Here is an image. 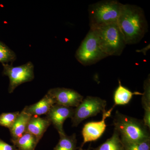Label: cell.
<instances>
[{"label": "cell", "mask_w": 150, "mask_h": 150, "mask_svg": "<svg viewBox=\"0 0 150 150\" xmlns=\"http://www.w3.org/2000/svg\"><path fill=\"white\" fill-rule=\"evenodd\" d=\"M126 45L139 43L148 31V24L143 9L134 5L122 4L117 21Z\"/></svg>", "instance_id": "cell-1"}, {"label": "cell", "mask_w": 150, "mask_h": 150, "mask_svg": "<svg viewBox=\"0 0 150 150\" xmlns=\"http://www.w3.org/2000/svg\"><path fill=\"white\" fill-rule=\"evenodd\" d=\"M113 123L114 129L119 133L122 143H138L150 140L149 129L143 120L116 111Z\"/></svg>", "instance_id": "cell-2"}, {"label": "cell", "mask_w": 150, "mask_h": 150, "mask_svg": "<svg viewBox=\"0 0 150 150\" xmlns=\"http://www.w3.org/2000/svg\"><path fill=\"white\" fill-rule=\"evenodd\" d=\"M90 29L95 33L100 48L107 56H119L123 53L126 44L117 23Z\"/></svg>", "instance_id": "cell-3"}, {"label": "cell", "mask_w": 150, "mask_h": 150, "mask_svg": "<svg viewBox=\"0 0 150 150\" xmlns=\"http://www.w3.org/2000/svg\"><path fill=\"white\" fill-rule=\"evenodd\" d=\"M122 4L116 0H104L90 5L88 9L90 29L117 23Z\"/></svg>", "instance_id": "cell-4"}, {"label": "cell", "mask_w": 150, "mask_h": 150, "mask_svg": "<svg viewBox=\"0 0 150 150\" xmlns=\"http://www.w3.org/2000/svg\"><path fill=\"white\" fill-rule=\"evenodd\" d=\"M75 57L85 66L94 64L108 57L102 51L95 33L90 29L78 48Z\"/></svg>", "instance_id": "cell-5"}, {"label": "cell", "mask_w": 150, "mask_h": 150, "mask_svg": "<svg viewBox=\"0 0 150 150\" xmlns=\"http://www.w3.org/2000/svg\"><path fill=\"white\" fill-rule=\"evenodd\" d=\"M105 100L96 96H88L76 108L71 118L72 126L76 127L84 120L105 111Z\"/></svg>", "instance_id": "cell-6"}, {"label": "cell", "mask_w": 150, "mask_h": 150, "mask_svg": "<svg viewBox=\"0 0 150 150\" xmlns=\"http://www.w3.org/2000/svg\"><path fill=\"white\" fill-rule=\"evenodd\" d=\"M2 65L3 74L9 79V93L13 92L20 85L31 81L34 79V66L32 62H28L18 67H13L8 64H3Z\"/></svg>", "instance_id": "cell-7"}, {"label": "cell", "mask_w": 150, "mask_h": 150, "mask_svg": "<svg viewBox=\"0 0 150 150\" xmlns=\"http://www.w3.org/2000/svg\"><path fill=\"white\" fill-rule=\"evenodd\" d=\"M47 93L55 100L56 104L69 107H76L83 99V97L78 92L64 88H51Z\"/></svg>", "instance_id": "cell-8"}, {"label": "cell", "mask_w": 150, "mask_h": 150, "mask_svg": "<svg viewBox=\"0 0 150 150\" xmlns=\"http://www.w3.org/2000/svg\"><path fill=\"white\" fill-rule=\"evenodd\" d=\"M114 107L115 106L113 105L110 110L108 111L105 110L103 113L101 121L88 122L85 124L82 131L83 141L81 146L87 142L96 141L101 137L106 129L105 120L110 116Z\"/></svg>", "instance_id": "cell-9"}, {"label": "cell", "mask_w": 150, "mask_h": 150, "mask_svg": "<svg viewBox=\"0 0 150 150\" xmlns=\"http://www.w3.org/2000/svg\"><path fill=\"white\" fill-rule=\"evenodd\" d=\"M74 110L73 108L55 104L46 114V118L57 129L59 136L66 134L63 128L64 122L67 118H72Z\"/></svg>", "instance_id": "cell-10"}, {"label": "cell", "mask_w": 150, "mask_h": 150, "mask_svg": "<svg viewBox=\"0 0 150 150\" xmlns=\"http://www.w3.org/2000/svg\"><path fill=\"white\" fill-rule=\"evenodd\" d=\"M51 124L46 117L42 118L39 116H32L28 123L25 132L32 134L39 142Z\"/></svg>", "instance_id": "cell-11"}, {"label": "cell", "mask_w": 150, "mask_h": 150, "mask_svg": "<svg viewBox=\"0 0 150 150\" xmlns=\"http://www.w3.org/2000/svg\"><path fill=\"white\" fill-rule=\"evenodd\" d=\"M56 104L55 100L48 93L46 94L39 101L35 103L26 106L23 110L31 116H39L47 114L51 108Z\"/></svg>", "instance_id": "cell-12"}, {"label": "cell", "mask_w": 150, "mask_h": 150, "mask_svg": "<svg viewBox=\"0 0 150 150\" xmlns=\"http://www.w3.org/2000/svg\"><path fill=\"white\" fill-rule=\"evenodd\" d=\"M31 116L23 109L20 112L14 123L9 129L11 140L17 139L25 133L28 123Z\"/></svg>", "instance_id": "cell-13"}, {"label": "cell", "mask_w": 150, "mask_h": 150, "mask_svg": "<svg viewBox=\"0 0 150 150\" xmlns=\"http://www.w3.org/2000/svg\"><path fill=\"white\" fill-rule=\"evenodd\" d=\"M118 81L119 86L115 90L114 95V106L127 104L129 103L134 95H143V93L139 92H132L128 88L123 86L121 84V81Z\"/></svg>", "instance_id": "cell-14"}, {"label": "cell", "mask_w": 150, "mask_h": 150, "mask_svg": "<svg viewBox=\"0 0 150 150\" xmlns=\"http://www.w3.org/2000/svg\"><path fill=\"white\" fill-rule=\"evenodd\" d=\"M144 92L142 97V105L144 110L143 121L145 125L150 128V75L145 81L144 84Z\"/></svg>", "instance_id": "cell-15"}, {"label": "cell", "mask_w": 150, "mask_h": 150, "mask_svg": "<svg viewBox=\"0 0 150 150\" xmlns=\"http://www.w3.org/2000/svg\"><path fill=\"white\" fill-rule=\"evenodd\" d=\"M14 146L18 150H35L38 141L34 136L25 132L16 140H11Z\"/></svg>", "instance_id": "cell-16"}, {"label": "cell", "mask_w": 150, "mask_h": 150, "mask_svg": "<svg viewBox=\"0 0 150 150\" xmlns=\"http://www.w3.org/2000/svg\"><path fill=\"white\" fill-rule=\"evenodd\" d=\"M95 150H125L118 131L114 129L112 137Z\"/></svg>", "instance_id": "cell-17"}, {"label": "cell", "mask_w": 150, "mask_h": 150, "mask_svg": "<svg viewBox=\"0 0 150 150\" xmlns=\"http://www.w3.org/2000/svg\"><path fill=\"white\" fill-rule=\"evenodd\" d=\"M60 139L54 150H76L77 140L76 135L71 136L66 134L60 136Z\"/></svg>", "instance_id": "cell-18"}, {"label": "cell", "mask_w": 150, "mask_h": 150, "mask_svg": "<svg viewBox=\"0 0 150 150\" xmlns=\"http://www.w3.org/2000/svg\"><path fill=\"white\" fill-rule=\"evenodd\" d=\"M16 59L14 52L5 43L0 41V62L2 64L12 63Z\"/></svg>", "instance_id": "cell-19"}, {"label": "cell", "mask_w": 150, "mask_h": 150, "mask_svg": "<svg viewBox=\"0 0 150 150\" xmlns=\"http://www.w3.org/2000/svg\"><path fill=\"white\" fill-rule=\"evenodd\" d=\"M19 112H5L0 115V125L10 129L16 120Z\"/></svg>", "instance_id": "cell-20"}, {"label": "cell", "mask_w": 150, "mask_h": 150, "mask_svg": "<svg viewBox=\"0 0 150 150\" xmlns=\"http://www.w3.org/2000/svg\"><path fill=\"white\" fill-rule=\"evenodd\" d=\"M125 150H150V140L138 143H123Z\"/></svg>", "instance_id": "cell-21"}, {"label": "cell", "mask_w": 150, "mask_h": 150, "mask_svg": "<svg viewBox=\"0 0 150 150\" xmlns=\"http://www.w3.org/2000/svg\"><path fill=\"white\" fill-rule=\"evenodd\" d=\"M0 150H18L14 145L8 144L7 143L0 139Z\"/></svg>", "instance_id": "cell-22"}, {"label": "cell", "mask_w": 150, "mask_h": 150, "mask_svg": "<svg viewBox=\"0 0 150 150\" xmlns=\"http://www.w3.org/2000/svg\"><path fill=\"white\" fill-rule=\"evenodd\" d=\"M150 49V45H148V46H146L145 48H143V49H141V50H138L137 51V52H141V53H143L144 54V55H146V52H147Z\"/></svg>", "instance_id": "cell-23"}, {"label": "cell", "mask_w": 150, "mask_h": 150, "mask_svg": "<svg viewBox=\"0 0 150 150\" xmlns=\"http://www.w3.org/2000/svg\"><path fill=\"white\" fill-rule=\"evenodd\" d=\"M79 150H83L82 149H80Z\"/></svg>", "instance_id": "cell-24"}]
</instances>
